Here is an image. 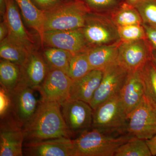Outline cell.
<instances>
[{
	"instance_id": "cell-6",
	"label": "cell",
	"mask_w": 156,
	"mask_h": 156,
	"mask_svg": "<svg viewBox=\"0 0 156 156\" xmlns=\"http://www.w3.org/2000/svg\"><path fill=\"white\" fill-rule=\"evenodd\" d=\"M61 107L63 119L72 136L79 135L92 128L93 109L89 103L69 98Z\"/></svg>"
},
{
	"instance_id": "cell-2",
	"label": "cell",
	"mask_w": 156,
	"mask_h": 156,
	"mask_svg": "<svg viewBox=\"0 0 156 156\" xmlns=\"http://www.w3.org/2000/svg\"><path fill=\"white\" fill-rule=\"evenodd\" d=\"M132 136L92 128L73 140L75 156H115L119 147Z\"/></svg>"
},
{
	"instance_id": "cell-28",
	"label": "cell",
	"mask_w": 156,
	"mask_h": 156,
	"mask_svg": "<svg viewBox=\"0 0 156 156\" xmlns=\"http://www.w3.org/2000/svg\"><path fill=\"white\" fill-rule=\"evenodd\" d=\"M117 27L121 41L131 42L147 39L145 29L143 25H131Z\"/></svg>"
},
{
	"instance_id": "cell-38",
	"label": "cell",
	"mask_w": 156,
	"mask_h": 156,
	"mask_svg": "<svg viewBox=\"0 0 156 156\" xmlns=\"http://www.w3.org/2000/svg\"><path fill=\"white\" fill-rule=\"evenodd\" d=\"M151 59L156 66V50H152L151 52Z\"/></svg>"
},
{
	"instance_id": "cell-19",
	"label": "cell",
	"mask_w": 156,
	"mask_h": 156,
	"mask_svg": "<svg viewBox=\"0 0 156 156\" xmlns=\"http://www.w3.org/2000/svg\"><path fill=\"white\" fill-rule=\"evenodd\" d=\"M121 41L109 44L92 47L87 51L89 63L92 70L103 71L118 62L119 46Z\"/></svg>"
},
{
	"instance_id": "cell-24",
	"label": "cell",
	"mask_w": 156,
	"mask_h": 156,
	"mask_svg": "<svg viewBox=\"0 0 156 156\" xmlns=\"http://www.w3.org/2000/svg\"><path fill=\"white\" fill-rule=\"evenodd\" d=\"M73 54L66 50L49 47L44 51V58L49 67L62 71L67 74Z\"/></svg>"
},
{
	"instance_id": "cell-26",
	"label": "cell",
	"mask_w": 156,
	"mask_h": 156,
	"mask_svg": "<svg viewBox=\"0 0 156 156\" xmlns=\"http://www.w3.org/2000/svg\"><path fill=\"white\" fill-rule=\"evenodd\" d=\"M145 95L156 106V66L151 59L140 69Z\"/></svg>"
},
{
	"instance_id": "cell-37",
	"label": "cell",
	"mask_w": 156,
	"mask_h": 156,
	"mask_svg": "<svg viewBox=\"0 0 156 156\" xmlns=\"http://www.w3.org/2000/svg\"><path fill=\"white\" fill-rule=\"evenodd\" d=\"M144 1L145 0H126V2L129 5L133 7H136Z\"/></svg>"
},
{
	"instance_id": "cell-16",
	"label": "cell",
	"mask_w": 156,
	"mask_h": 156,
	"mask_svg": "<svg viewBox=\"0 0 156 156\" xmlns=\"http://www.w3.org/2000/svg\"><path fill=\"white\" fill-rule=\"evenodd\" d=\"M144 95L145 90L140 69L128 72L119 92L120 99L128 118L132 111L140 103Z\"/></svg>"
},
{
	"instance_id": "cell-3",
	"label": "cell",
	"mask_w": 156,
	"mask_h": 156,
	"mask_svg": "<svg viewBox=\"0 0 156 156\" xmlns=\"http://www.w3.org/2000/svg\"><path fill=\"white\" fill-rule=\"evenodd\" d=\"M44 12L45 32L83 28L91 10L83 0H64Z\"/></svg>"
},
{
	"instance_id": "cell-9",
	"label": "cell",
	"mask_w": 156,
	"mask_h": 156,
	"mask_svg": "<svg viewBox=\"0 0 156 156\" xmlns=\"http://www.w3.org/2000/svg\"><path fill=\"white\" fill-rule=\"evenodd\" d=\"M73 82L66 73L49 67L44 80L37 90L42 101L57 102L61 105L69 98Z\"/></svg>"
},
{
	"instance_id": "cell-1",
	"label": "cell",
	"mask_w": 156,
	"mask_h": 156,
	"mask_svg": "<svg viewBox=\"0 0 156 156\" xmlns=\"http://www.w3.org/2000/svg\"><path fill=\"white\" fill-rule=\"evenodd\" d=\"M55 102L42 101L33 117L23 127L24 140L37 142L72 136L60 110Z\"/></svg>"
},
{
	"instance_id": "cell-14",
	"label": "cell",
	"mask_w": 156,
	"mask_h": 156,
	"mask_svg": "<svg viewBox=\"0 0 156 156\" xmlns=\"http://www.w3.org/2000/svg\"><path fill=\"white\" fill-rule=\"evenodd\" d=\"M3 20L8 27L7 37L10 41L25 48L30 53L34 50L33 37L23 25L19 7L15 0H7V10Z\"/></svg>"
},
{
	"instance_id": "cell-7",
	"label": "cell",
	"mask_w": 156,
	"mask_h": 156,
	"mask_svg": "<svg viewBox=\"0 0 156 156\" xmlns=\"http://www.w3.org/2000/svg\"><path fill=\"white\" fill-rule=\"evenodd\" d=\"M83 31L91 48L120 41L117 27L112 20L97 13L90 12Z\"/></svg>"
},
{
	"instance_id": "cell-34",
	"label": "cell",
	"mask_w": 156,
	"mask_h": 156,
	"mask_svg": "<svg viewBox=\"0 0 156 156\" xmlns=\"http://www.w3.org/2000/svg\"><path fill=\"white\" fill-rule=\"evenodd\" d=\"M152 156L156 155V134L150 139L146 140Z\"/></svg>"
},
{
	"instance_id": "cell-25",
	"label": "cell",
	"mask_w": 156,
	"mask_h": 156,
	"mask_svg": "<svg viewBox=\"0 0 156 156\" xmlns=\"http://www.w3.org/2000/svg\"><path fill=\"white\" fill-rule=\"evenodd\" d=\"M145 140L132 136L117 150L115 156H151Z\"/></svg>"
},
{
	"instance_id": "cell-30",
	"label": "cell",
	"mask_w": 156,
	"mask_h": 156,
	"mask_svg": "<svg viewBox=\"0 0 156 156\" xmlns=\"http://www.w3.org/2000/svg\"><path fill=\"white\" fill-rule=\"evenodd\" d=\"M12 113L11 93L4 87L0 88V117L4 119Z\"/></svg>"
},
{
	"instance_id": "cell-11",
	"label": "cell",
	"mask_w": 156,
	"mask_h": 156,
	"mask_svg": "<svg viewBox=\"0 0 156 156\" xmlns=\"http://www.w3.org/2000/svg\"><path fill=\"white\" fill-rule=\"evenodd\" d=\"M41 41L43 44L66 50L73 55L87 52L91 48L84 36L83 28L45 31Z\"/></svg>"
},
{
	"instance_id": "cell-29",
	"label": "cell",
	"mask_w": 156,
	"mask_h": 156,
	"mask_svg": "<svg viewBox=\"0 0 156 156\" xmlns=\"http://www.w3.org/2000/svg\"><path fill=\"white\" fill-rule=\"evenodd\" d=\"M135 8L143 23L156 29V0H145Z\"/></svg>"
},
{
	"instance_id": "cell-13",
	"label": "cell",
	"mask_w": 156,
	"mask_h": 156,
	"mask_svg": "<svg viewBox=\"0 0 156 156\" xmlns=\"http://www.w3.org/2000/svg\"><path fill=\"white\" fill-rule=\"evenodd\" d=\"M151 47L147 39L121 41L118 62L128 72L139 69L151 59Z\"/></svg>"
},
{
	"instance_id": "cell-18",
	"label": "cell",
	"mask_w": 156,
	"mask_h": 156,
	"mask_svg": "<svg viewBox=\"0 0 156 156\" xmlns=\"http://www.w3.org/2000/svg\"><path fill=\"white\" fill-rule=\"evenodd\" d=\"M103 73V71L92 70L83 77L73 81L69 98L90 103L100 85Z\"/></svg>"
},
{
	"instance_id": "cell-22",
	"label": "cell",
	"mask_w": 156,
	"mask_h": 156,
	"mask_svg": "<svg viewBox=\"0 0 156 156\" xmlns=\"http://www.w3.org/2000/svg\"><path fill=\"white\" fill-rule=\"evenodd\" d=\"M0 42L1 58L22 66L25 63L30 52L11 41L7 37Z\"/></svg>"
},
{
	"instance_id": "cell-10",
	"label": "cell",
	"mask_w": 156,
	"mask_h": 156,
	"mask_svg": "<svg viewBox=\"0 0 156 156\" xmlns=\"http://www.w3.org/2000/svg\"><path fill=\"white\" fill-rule=\"evenodd\" d=\"M36 89L20 82L17 87L10 92L12 100V113L16 121L22 126L33 117L42 101L37 99Z\"/></svg>"
},
{
	"instance_id": "cell-36",
	"label": "cell",
	"mask_w": 156,
	"mask_h": 156,
	"mask_svg": "<svg viewBox=\"0 0 156 156\" xmlns=\"http://www.w3.org/2000/svg\"><path fill=\"white\" fill-rule=\"evenodd\" d=\"M7 7V0H0V14L2 18L5 14Z\"/></svg>"
},
{
	"instance_id": "cell-8",
	"label": "cell",
	"mask_w": 156,
	"mask_h": 156,
	"mask_svg": "<svg viewBox=\"0 0 156 156\" xmlns=\"http://www.w3.org/2000/svg\"><path fill=\"white\" fill-rule=\"evenodd\" d=\"M103 72L100 85L89 103L93 109L119 93L128 71L117 62L106 68Z\"/></svg>"
},
{
	"instance_id": "cell-33",
	"label": "cell",
	"mask_w": 156,
	"mask_h": 156,
	"mask_svg": "<svg viewBox=\"0 0 156 156\" xmlns=\"http://www.w3.org/2000/svg\"><path fill=\"white\" fill-rule=\"evenodd\" d=\"M145 29L147 39L152 50H156V29L143 23Z\"/></svg>"
},
{
	"instance_id": "cell-32",
	"label": "cell",
	"mask_w": 156,
	"mask_h": 156,
	"mask_svg": "<svg viewBox=\"0 0 156 156\" xmlns=\"http://www.w3.org/2000/svg\"><path fill=\"white\" fill-rule=\"evenodd\" d=\"M64 0H31L38 9L43 11H48L58 5Z\"/></svg>"
},
{
	"instance_id": "cell-20",
	"label": "cell",
	"mask_w": 156,
	"mask_h": 156,
	"mask_svg": "<svg viewBox=\"0 0 156 156\" xmlns=\"http://www.w3.org/2000/svg\"><path fill=\"white\" fill-rule=\"evenodd\" d=\"M29 27L36 31L41 41L44 30V14L38 9L31 0H15Z\"/></svg>"
},
{
	"instance_id": "cell-17",
	"label": "cell",
	"mask_w": 156,
	"mask_h": 156,
	"mask_svg": "<svg viewBox=\"0 0 156 156\" xmlns=\"http://www.w3.org/2000/svg\"><path fill=\"white\" fill-rule=\"evenodd\" d=\"M49 69L45 58L34 50L29 53L25 63L21 66L20 82L37 90L44 80Z\"/></svg>"
},
{
	"instance_id": "cell-15",
	"label": "cell",
	"mask_w": 156,
	"mask_h": 156,
	"mask_svg": "<svg viewBox=\"0 0 156 156\" xmlns=\"http://www.w3.org/2000/svg\"><path fill=\"white\" fill-rule=\"evenodd\" d=\"M25 154L30 156H75L73 140L61 137L25 144Z\"/></svg>"
},
{
	"instance_id": "cell-21",
	"label": "cell",
	"mask_w": 156,
	"mask_h": 156,
	"mask_svg": "<svg viewBox=\"0 0 156 156\" xmlns=\"http://www.w3.org/2000/svg\"><path fill=\"white\" fill-rule=\"evenodd\" d=\"M21 78V66L8 60L1 59L0 62L1 86L9 92L19 84Z\"/></svg>"
},
{
	"instance_id": "cell-4",
	"label": "cell",
	"mask_w": 156,
	"mask_h": 156,
	"mask_svg": "<svg viewBox=\"0 0 156 156\" xmlns=\"http://www.w3.org/2000/svg\"><path fill=\"white\" fill-rule=\"evenodd\" d=\"M127 121L128 116L119 93L93 109L92 128L126 134Z\"/></svg>"
},
{
	"instance_id": "cell-12",
	"label": "cell",
	"mask_w": 156,
	"mask_h": 156,
	"mask_svg": "<svg viewBox=\"0 0 156 156\" xmlns=\"http://www.w3.org/2000/svg\"><path fill=\"white\" fill-rule=\"evenodd\" d=\"M1 120L0 156H23L22 126L12 114Z\"/></svg>"
},
{
	"instance_id": "cell-23",
	"label": "cell",
	"mask_w": 156,
	"mask_h": 156,
	"mask_svg": "<svg viewBox=\"0 0 156 156\" xmlns=\"http://www.w3.org/2000/svg\"><path fill=\"white\" fill-rule=\"evenodd\" d=\"M112 20L118 27L131 25H143V20L135 7L125 2L113 13Z\"/></svg>"
},
{
	"instance_id": "cell-27",
	"label": "cell",
	"mask_w": 156,
	"mask_h": 156,
	"mask_svg": "<svg viewBox=\"0 0 156 156\" xmlns=\"http://www.w3.org/2000/svg\"><path fill=\"white\" fill-rule=\"evenodd\" d=\"M87 52L73 55L71 59L67 75L73 81L83 77L92 70Z\"/></svg>"
},
{
	"instance_id": "cell-5",
	"label": "cell",
	"mask_w": 156,
	"mask_h": 156,
	"mask_svg": "<svg viewBox=\"0 0 156 156\" xmlns=\"http://www.w3.org/2000/svg\"><path fill=\"white\" fill-rule=\"evenodd\" d=\"M126 133L145 140L156 135V106L145 95L128 116Z\"/></svg>"
},
{
	"instance_id": "cell-35",
	"label": "cell",
	"mask_w": 156,
	"mask_h": 156,
	"mask_svg": "<svg viewBox=\"0 0 156 156\" xmlns=\"http://www.w3.org/2000/svg\"><path fill=\"white\" fill-rule=\"evenodd\" d=\"M8 34V29L5 21L3 20L0 23V42L5 38Z\"/></svg>"
},
{
	"instance_id": "cell-31",
	"label": "cell",
	"mask_w": 156,
	"mask_h": 156,
	"mask_svg": "<svg viewBox=\"0 0 156 156\" xmlns=\"http://www.w3.org/2000/svg\"><path fill=\"white\" fill-rule=\"evenodd\" d=\"M89 8L92 10H99L113 8L118 5L117 0H83Z\"/></svg>"
}]
</instances>
